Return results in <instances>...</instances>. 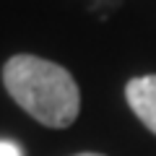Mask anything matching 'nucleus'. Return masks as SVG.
<instances>
[{"label": "nucleus", "mask_w": 156, "mask_h": 156, "mask_svg": "<svg viewBox=\"0 0 156 156\" xmlns=\"http://www.w3.org/2000/svg\"><path fill=\"white\" fill-rule=\"evenodd\" d=\"M8 94L47 128H68L78 117L81 94L62 65L34 55H16L3 70Z\"/></svg>", "instance_id": "1"}, {"label": "nucleus", "mask_w": 156, "mask_h": 156, "mask_svg": "<svg viewBox=\"0 0 156 156\" xmlns=\"http://www.w3.org/2000/svg\"><path fill=\"white\" fill-rule=\"evenodd\" d=\"M125 96L133 112L138 115V120L151 133H156V76L133 78L125 86Z\"/></svg>", "instance_id": "2"}, {"label": "nucleus", "mask_w": 156, "mask_h": 156, "mask_svg": "<svg viewBox=\"0 0 156 156\" xmlns=\"http://www.w3.org/2000/svg\"><path fill=\"white\" fill-rule=\"evenodd\" d=\"M0 156H23V151L13 140H0Z\"/></svg>", "instance_id": "3"}, {"label": "nucleus", "mask_w": 156, "mask_h": 156, "mask_svg": "<svg viewBox=\"0 0 156 156\" xmlns=\"http://www.w3.org/2000/svg\"><path fill=\"white\" fill-rule=\"evenodd\" d=\"M76 156H104V154H76Z\"/></svg>", "instance_id": "4"}]
</instances>
